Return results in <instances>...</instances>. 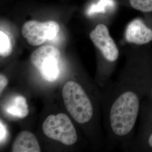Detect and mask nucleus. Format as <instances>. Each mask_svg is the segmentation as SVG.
<instances>
[{"label":"nucleus","mask_w":152,"mask_h":152,"mask_svg":"<svg viewBox=\"0 0 152 152\" xmlns=\"http://www.w3.org/2000/svg\"><path fill=\"white\" fill-rule=\"evenodd\" d=\"M42 131L48 137L66 145L74 144L77 140L75 126L64 113L49 115L42 124Z\"/></svg>","instance_id":"nucleus-4"},{"label":"nucleus","mask_w":152,"mask_h":152,"mask_svg":"<svg viewBox=\"0 0 152 152\" xmlns=\"http://www.w3.org/2000/svg\"><path fill=\"white\" fill-rule=\"evenodd\" d=\"M62 96L66 108L76 122L84 124L91 119L92 104L79 84L72 81L66 82L63 88Z\"/></svg>","instance_id":"nucleus-2"},{"label":"nucleus","mask_w":152,"mask_h":152,"mask_svg":"<svg viewBox=\"0 0 152 152\" xmlns=\"http://www.w3.org/2000/svg\"><path fill=\"white\" fill-rule=\"evenodd\" d=\"M90 37L105 59L113 62L118 59L119 50L105 25H98L90 33Z\"/></svg>","instance_id":"nucleus-6"},{"label":"nucleus","mask_w":152,"mask_h":152,"mask_svg":"<svg viewBox=\"0 0 152 152\" xmlns=\"http://www.w3.org/2000/svg\"><path fill=\"white\" fill-rule=\"evenodd\" d=\"M12 46L9 36L2 31H0V55L7 57L11 54Z\"/></svg>","instance_id":"nucleus-10"},{"label":"nucleus","mask_w":152,"mask_h":152,"mask_svg":"<svg viewBox=\"0 0 152 152\" xmlns=\"http://www.w3.org/2000/svg\"><path fill=\"white\" fill-rule=\"evenodd\" d=\"M114 5L113 0H100L96 4H93L87 11L88 15L96 12H105L107 6Z\"/></svg>","instance_id":"nucleus-12"},{"label":"nucleus","mask_w":152,"mask_h":152,"mask_svg":"<svg viewBox=\"0 0 152 152\" xmlns=\"http://www.w3.org/2000/svg\"><path fill=\"white\" fill-rule=\"evenodd\" d=\"M125 38L131 44L144 45L152 41V30L140 19H135L129 24L125 31Z\"/></svg>","instance_id":"nucleus-7"},{"label":"nucleus","mask_w":152,"mask_h":152,"mask_svg":"<svg viewBox=\"0 0 152 152\" xmlns=\"http://www.w3.org/2000/svg\"><path fill=\"white\" fill-rule=\"evenodd\" d=\"M60 51L54 46L45 45L39 47L31 55V62L45 80L56 81L59 76Z\"/></svg>","instance_id":"nucleus-3"},{"label":"nucleus","mask_w":152,"mask_h":152,"mask_svg":"<svg viewBox=\"0 0 152 152\" xmlns=\"http://www.w3.org/2000/svg\"><path fill=\"white\" fill-rule=\"evenodd\" d=\"M140 101L135 92L127 91L121 94L110 111V123L114 134L125 136L135 125L139 112Z\"/></svg>","instance_id":"nucleus-1"},{"label":"nucleus","mask_w":152,"mask_h":152,"mask_svg":"<svg viewBox=\"0 0 152 152\" xmlns=\"http://www.w3.org/2000/svg\"><path fill=\"white\" fill-rule=\"evenodd\" d=\"M5 111L14 118H24L29 113V108L26 98L16 95L11 98L5 106Z\"/></svg>","instance_id":"nucleus-9"},{"label":"nucleus","mask_w":152,"mask_h":152,"mask_svg":"<svg viewBox=\"0 0 152 152\" xmlns=\"http://www.w3.org/2000/svg\"></svg>","instance_id":"nucleus-16"},{"label":"nucleus","mask_w":152,"mask_h":152,"mask_svg":"<svg viewBox=\"0 0 152 152\" xmlns=\"http://www.w3.org/2000/svg\"><path fill=\"white\" fill-rule=\"evenodd\" d=\"M7 129L5 126L3 124L2 121L1 120V123H0V141H1V144H2V142L5 140L7 137Z\"/></svg>","instance_id":"nucleus-13"},{"label":"nucleus","mask_w":152,"mask_h":152,"mask_svg":"<svg viewBox=\"0 0 152 152\" xmlns=\"http://www.w3.org/2000/svg\"><path fill=\"white\" fill-rule=\"evenodd\" d=\"M134 9L142 12L152 11V0H129Z\"/></svg>","instance_id":"nucleus-11"},{"label":"nucleus","mask_w":152,"mask_h":152,"mask_svg":"<svg viewBox=\"0 0 152 152\" xmlns=\"http://www.w3.org/2000/svg\"><path fill=\"white\" fill-rule=\"evenodd\" d=\"M11 150L13 152H40L41 148L37 139L32 133L23 131L16 136Z\"/></svg>","instance_id":"nucleus-8"},{"label":"nucleus","mask_w":152,"mask_h":152,"mask_svg":"<svg viewBox=\"0 0 152 152\" xmlns=\"http://www.w3.org/2000/svg\"><path fill=\"white\" fill-rule=\"evenodd\" d=\"M8 83V80L5 76L2 74L0 75V92L1 94L5 88Z\"/></svg>","instance_id":"nucleus-14"},{"label":"nucleus","mask_w":152,"mask_h":152,"mask_svg":"<svg viewBox=\"0 0 152 152\" xmlns=\"http://www.w3.org/2000/svg\"><path fill=\"white\" fill-rule=\"evenodd\" d=\"M148 144L149 146L152 148V134L150 135L149 139H148Z\"/></svg>","instance_id":"nucleus-15"},{"label":"nucleus","mask_w":152,"mask_h":152,"mask_svg":"<svg viewBox=\"0 0 152 152\" xmlns=\"http://www.w3.org/2000/svg\"><path fill=\"white\" fill-rule=\"evenodd\" d=\"M59 26L54 21L38 22L30 20L26 22L22 27V33L28 44L32 46H38L47 40H53L58 35Z\"/></svg>","instance_id":"nucleus-5"}]
</instances>
